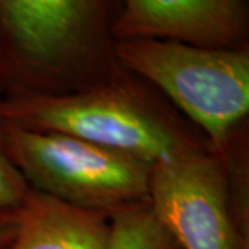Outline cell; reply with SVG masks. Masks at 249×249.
Segmentation results:
<instances>
[{
  "label": "cell",
  "instance_id": "1",
  "mask_svg": "<svg viewBox=\"0 0 249 249\" xmlns=\"http://www.w3.org/2000/svg\"><path fill=\"white\" fill-rule=\"evenodd\" d=\"M0 122L73 136L148 163L209 145L158 90L127 71L89 89L9 94L0 103Z\"/></svg>",
  "mask_w": 249,
  "mask_h": 249
},
{
  "label": "cell",
  "instance_id": "2",
  "mask_svg": "<svg viewBox=\"0 0 249 249\" xmlns=\"http://www.w3.org/2000/svg\"><path fill=\"white\" fill-rule=\"evenodd\" d=\"M121 0H0L13 93L58 94L122 76L112 28Z\"/></svg>",
  "mask_w": 249,
  "mask_h": 249
},
{
  "label": "cell",
  "instance_id": "3",
  "mask_svg": "<svg viewBox=\"0 0 249 249\" xmlns=\"http://www.w3.org/2000/svg\"><path fill=\"white\" fill-rule=\"evenodd\" d=\"M121 67L145 80L222 155L249 118V49L224 50L168 40L115 43Z\"/></svg>",
  "mask_w": 249,
  "mask_h": 249
},
{
  "label": "cell",
  "instance_id": "4",
  "mask_svg": "<svg viewBox=\"0 0 249 249\" xmlns=\"http://www.w3.org/2000/svg\"><path fill=\"white\" fill-rule=\"evenodd\" d=\"M0 145L32 190L111 217L148 201L151 165L73 136L0 122Z\"/></svg>",
  "mask_w": 249,
  "mask_h": 249
},
{
  "label": "cell",
  "instance_id": "5",
  "mask_svg": "<svg viewBox=\"0 0 249 249\" xmlns=\"http://www.w3.org/2000/svg\"><path fill=\"white\" fill-rule=\"evenodd\" d=\"M148 204L180 249H249L234 217L223 158L209 145L154 162Z\"/></svg>",
  "mask_w": 249,
  "mask_h": 249
},
{
  "label": "cell",
  "instance_id": "6",
  "mask_svg": "<svg viewBox=\"0 0 249 249\" xmlns=\"http://www.w3.org/2000/svg\"><path fill=\"white\" fill-rule=\"evenodd\" d=\"M112 35L122 40L249 49L248 0H121Z\"/></svg>",
  "mask_w": 249,
  "mask_h": 249
},
{
  "label": "cell",
  "instance_id": "7",
  "mask_svg": "<svg viewBox=\"0 0 249 249\" xmlns=\"http://www.w3.org/2000/svg\"><path fill=\"white\" fill-rule=\"evenodd\" d=\"M9 249H108L111 219L31 190Z\"/></svg>",
  "mask_w": 249,
  "mask_h": 249
},
{
  "label": "cell",
  "instance_id": "8",
  "mask_svg": "<svg viewBox=\"0 0 249 249\" xmlns=\"http://www.w3.org/2000/svg\"><path fill=\"white\" fill-rule=\"evenodd\" d=\"M109 219L108 249H180L154 216L148 201L124 208Z\"/></svg>",
  "mask_w": 249,
  "mask_h": 249
},
{
  "label": "cell",
  "instance_id": "9",
  "mask_svg": "<svg viewBox=\"0 0 249 249\" xmlns=\"http://www.w3.org/2000/svg\"><path fill=\"white\" fill-rule=\"evenodd\" d=\"M31 190L0 145V209H18L25 202Z\"/></svg>",
  "mask_w": 249,
  "mask_h": 249
},
{
  "label": "cell",
  "instance_id": "10",
  "mask_svg": "<svg viewBox=\"0 0 249 249\" xmlns=\"http://www.w3.org/2000/svg\"><path fill=\"white\" fill-rule=\"evenodd\" d=\"M18 209H0V249H9L17 234L19 224Z\"/></svg>",
  "mask_w": 249,
  "mask_h": 249
},
{
  "label": "cell",
  "instance_id": "11",
  "mask_svg": "<svg viewBox=\"0 0 249 249\" xmlns=\"http://www.w3.org/2000/svg\"><path fill=\"white\" fill-rule=\"evenodd\" d=\"M11 91V73L4 52L0 45V103L9 96Z\"/></svg>",
  "mask_w": 249,
  "mask_h": 249
}]
</instances>
